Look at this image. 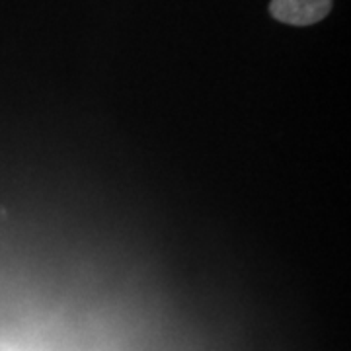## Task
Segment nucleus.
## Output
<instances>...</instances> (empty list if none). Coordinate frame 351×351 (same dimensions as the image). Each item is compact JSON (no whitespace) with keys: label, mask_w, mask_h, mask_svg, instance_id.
I'll use <instances>...</instances> for the list:
<instances>
[{"label":"nucleus","mask_w":351,"mask_h":351,"mask_svg":"<svg viewBox=\"0 0 351 351\" xmlns=\"http://www.w3.org/2000/svg\"><path fill=\"white\" fill-rule=\"evenodd\" d=\"M332 12V0H271L269 14L289 25H313Z\"/></svg>","instance_id":"1"}]
</instances>
